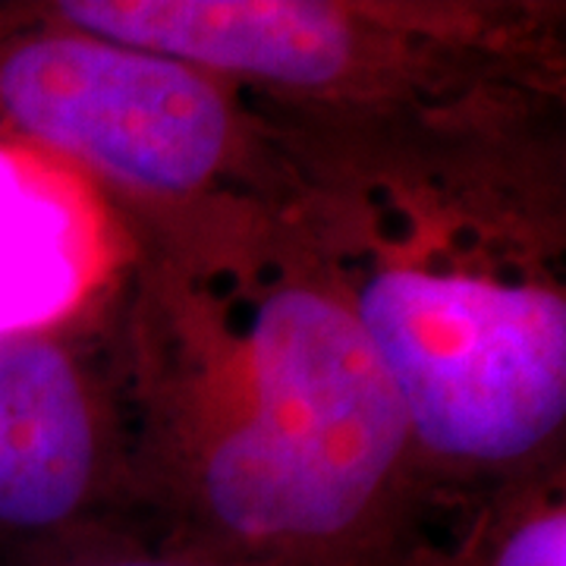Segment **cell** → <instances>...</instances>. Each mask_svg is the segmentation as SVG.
<instances>
[{"label": "cell", "mask_w": 566, "mask_h": 566, "mask_svg": "<svg viewBox=\"0 0 566 566\" xmlns=\"http://www.w3.org/2000/svg\"><path fill=\"white\" fill-rule=\"evenodd\" d=\"M142 331L145 469L221 566H400L416 542L403 409L303 227L161 259Z\"/></svg>", "instance_id": "cell-1"}, {"label": "cell", "mask_w": 566, "mask_h": 566, "mask_svg": "<svg viewBox=\"0 0 566 566\" xmlns=\"http://www.w3.org/2000/svg\"><path fill=\"white\" fill-rule=\"evenodd\" d=\"M293 221L322 252L403 409L419 472L516 479L566 422V293L554 243L472 177L378 182Z\"/></svg>", "instance_id": "cell-2"}, {"label": "cell", "mask_w": 566, "mask_h": 566, "mask_svg": "<svg viewBox=\"0 0 566 566\" xmlns=\"http://www.w3.org/2000/svg\"><path fill=\"white\" fill-rule=\"evenodd\" d=\"M0 155L80 167L161 233L208 243L290 192L243 92L189 63L0 7Z\"/></svg>", "instance_id": "cell-3"}, {"label": "cell", "mask_w": 566, "mask_h": 566, "mask_svg": "<svg viewBox=\"0 0 566 566\" xmlns=\"http://www.w3.org/2000/svg\"><path fill=\"white\" fill-rule=\"evenodd\" d=\"M51 20L189 63L277 102L356 111L416 102L465 73V54L506 51L485 17L434 3L324 0H57Z\"/></svg>", "instance_id": "cell-4"}, {"label": "cell", "mask_w": 566, "mask_h": 566, "mask_svg": "<svg viewBox=\"0 0 566 566\" xmlns=\"http://www.w3.org/2000/svg\"><path fill=\"white\" fill-rule=\"evenodd\" d=\"M120 463L102 387L61 334L0 327V554L22 566L95 528Z\"/></svg>", "instance_id": "cell-5"}, {"label": "cell", "mask_w": 566, "mask_h": 566, "mask_svg": "<svg viewBox=\"0 0 566 566\" xmlns=\"http://www.w3.org/2000/svg\"><path fill=\"white\" fill-rule=\"evenodd\" d=\"M400 566H566L560 494H510L485 510L453 547L412 542Z\"/></svg>", "instance_id": "cell-6"}, {"label": "cell", "mask_w": 566, "mask_h": 566, "mask_svg": "<svg viewBox=\"0 0 566 566\" xmlns=\"http://www.w3.org/2000/svg\"><path fill=\"white\" fill-rule=\"evenodd\" d=\"M22 566H221L180 547L142 545L120 532L95 526L41 551Z\"/></svg>", "instance_id": "cell-7"}]
</instances>
